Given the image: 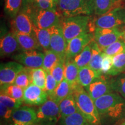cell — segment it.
Segmentation results:
<instances>
[{"label": "cell", "instance_id": "6da1fadb", "mask_svg": "<svg viewBox=\"0 0 125 125\" xmlns=\"http://www.w3.org/2000/svg\"><path fill=\"white\" fill-rule=\"evenodd\" d=\"M94 104L101 125L106 121H118L125 117V99L115 93H109L97 98Z\"/></svg>", "mask_w": 125, "mask_h": 125}, {"label": "cell", "instance_id": "7a4b0ae2", "mask_svg": "<svg viewBox=\"0 0 125 125\" xmlns=\"http://www.w3.org/2000/svg\"><path fill=\"white\" fill-rule=\"evenodd\" d=\"M73 94L78 111L83 115L90 125H101L99 114L94 101L90 97L83 87L78 85L73 90Z\"/></svg>", "mask_w": 125, "mask_h": 125}, {"label": "cell", "instance_id": "3957f363", "mask_svg": "<svg viewBox=\"0 0 125 125\" xmlns=\"http://www.w3.org/2000/svg\"><path fill=\"white\" fill-rule=\"evenodd\" d=\"M56 9L62 18L89 16L93 13L91 0H57Z\"/></svg>", "mask_w": 125, "mask_h": 125}, {"label": "cell", "instance_id": "277c9868", "mask_svg": "<svg viewBox=\"0 0 125 125\" xmlns=\"http://www.w3.org/2000/svg\"><path fill=\"white\" fill-rule=\"evenodd\" d=\"M89 16L79 15L62 18L60 26L67 42L87 31Z\"/></svg>", "mask_w": 125, "mask_h": 125}, {"label": "cell", "instance_id": "5b68a950", "mask_svg": "<svg viewBox=\"0 0 125 125\" xmlns=\"http://www.w3.org/2000/svg\"><path fill=\"white\" fill-rule=\"evenodd\" d=\"M23 11L29 15L34 26L42 29L59 26L62 18L57 10L32 9Z\"/></svg>", "mask_w": 125, "mask_h": 125}, {"label": "cell", "instance_id": "8992f818", "mask_svg": "<svg viewBox=\"0 0 125 125\" xmlns=\"http://www.w3.org/2000/svg\"><path fill=\"white\" fill-rule=\"evenodd\" d=\"M60 118L59 104L49 99L37 110V118L34 125H55Z\"/></svg>", "mask_w": 125, "mask_h": 125}, {"label": "cell", "instance_id": "52a82bcc", "mask_svg": "<svg viewBox=\"0 0 125 125\" xmlns=\"http://www.w3.org/2000/svg\"><path fill=\"white\" fill-rule=\"evenodd\" d=\"M125 24V14L121 8L112 9L111 10L100 16L94 20V25L96 27L101 29L118 28Z\"/></svg>", "mask_w": 125, "mask_h": 125}, {"label": "cell", "instance_id": "ba28073f", "mask_svg": "<svg viewBox=\"0 0 125 125\" xmlns=\"http://www.w3.org/2000/svg\"><path fill=\"white\" fill-rule=\"evenodd\" d=\"M43 57L44 53L38 50H22L20 52L12 56V59L15 62L31 68L42 67Z\"/></svg>", "mask_w": 125, "mask_h": 125}, {"label": "cell", "instance_id": "9c48e42d", "mask_svg": "<svg viewBox=\"0 0 125 125\" xmlns=\"http://www.w3.org/2000/svg\"><path fill=\"white\" fill-rule=\"evenodd\" d=\"M122 36V32L118 28L101 29L94 28L93 40L102 51L116 42Z\"/></svg>", "mask_w": 125, "mask_h": 125}, {"label": "cell", "instance_id": "30bf717a", "mask_svg": "<svg viewBox=\"0 0 125 125\" xmlns=\"http://www.w3.org/2000/svg\"><path fill=\"white\" fill-rule=\"evenodd\" d=\"M93 40V35L86 31L67 43L65 60H73Z\"/></svg>", "mask_w": 125, "mask_h": 125}, {"label": "cell", "instance_id": "8fae6325", "mask_svg": "<svg viewBox=\"0 0 125 125\" xmlns=\"http://www.w3.org/2000/svg\"><path fill=\"white\" fill-rule=\"evenodd\" d=\"M51 34L50 49L53 51L62 60H65L67 42L60 26H56L49 29Z\"/></svg>", "mask_w": 125, "mask_h": 125}, {"label": "cell", "instance_id": "7c38bea8", "mask_svg": "<svg viewBox=\"0 0 125 125\" xmlns=\"http://www.w3.org/2000/svg\"><path fill=\"white\" fill-rule=\"evenodd\" d=\"M24 67L16 62H9L1 64L0 83L1 86L13 84L16 76Z\"/></svg>", "mask_w": 125, "mask_h": 125}, {"label": "cell", "instance_id": "4fadbf2b", "mask_svg": "<svg viewBox=\"0 0 125 125\" xmlns=\"http://www.w3.org/2000/svg\"><path fill=\"white\" fill-rule=\"evenodd\" d=\"M48 93L44 90L31 83L24 89L23 102L30 105H42L48 100Z\"/></svg>", "mask_w": 125, "mask_h": 125}, {"label": "cell", "instance_id": "5bb4252c", "mask_svg": "<svg viewBox=\"0 0 125 125\" xmlns=\"http://www.w3.org/2000/svg\"><path fill=\"white\" fill-rule=\"evenodd\" d=\"M37 111L33 108L23 106L15 109L13 112L10 125H34Z\"/></svg>", "mask_w": 125, "mask_h": 125}, {"label": "cell", "instance_id": "9a60e30c", "mask_svg": "<svg viewBox=\"0 0 125 125\" xmlns=\"http://www.w3.org/2000/svg\"><path fill=\"white\" fill-rule=\"evenodd\" d=\"M85 89L94 101L104 95L111 93L113 90L110 82H108L101 76L97 78L90 85L85 87Z\"/></svg>", "mask_w": 125, "mask_h": 125}, {"label": "cell", "instance_id": "2e32d148", "mask_svg": "<svg viewBox=\"0 0 125 125\" xmlns=\"http://www.w3.org/2000/svg\"><path fill=\"white\" fill-rule=\"evenodd\" d=\"M12 31L26 34H33V23L26 12H20L12 22Z\"/></svg>", "mask_w": 125, "mask_h": 125}, {"label": "cell", "instance_id": "e0dca14e", "mask_svg": "<svg viewBox=\"0 0 125 125\" xmlns=\"http://www.w3.org/2000/svg\"><path fill=\"white\" fill-rule=\"evenodd\" d=\"M21 49L18 41L13 32L3 36L0 41V53L2 57L13 54Z\"/></svg>", "mask_w": 125, "mask_h": 125}, {"label": "cell", "instance_id": "ac0fdd59", "mask_svg": "<svg viewBox=\"0 0 125 125\" xmlns=\"http://www.w3.org/2000/svg\"><path fill=\"white\" fill-rule=\"evenodd\" d=\"M12 32L16 35L20 48L23 51H29V50L40 51L42 49L34 33L32 34H26L15 32V31Z\"/></svg>", "mask_w": 125, "mask_h": 125}, {"label": "cell", "instance_id": "d6986e66", "mask_svg": "<svg viewBox=\"0 0 125 125\" xmlns=\"http://www.w3.org/2000/svg\"><path fill=\"white\" fill-rule=\"evenodd\" d=\"M79 70L73 60H65L64 79L68 81L73 90L79 85L78 83Z\"/></svg>", "mask_w": 125, "mask_h": 125}, {"label": "cell", "instance_id": "ffe728a7", "mask_svg": "<svg viewBox=\"0 0 125 125\" xmlns=\"http://www.w3.org/2000/svg\"><path fill=\"white\" fill-rule=\"evenodd\" d=\"M101 76V75L97 72L92 69L89 66H86L79 68L78 73V83L81 86L85 87L94 81L97 78Z\"/></svg>", "mask_w": 125, "mask_h": 125}, {"label": "cell", "instance_id": "44dd1931", "mask_svg": "<svg viewBox=\"0 0 125 125\" xmlns=\"http://www.w3.org/2000/svg\"><path fill=\"white\" fill-rule=\"evenodd\" d=\"M92 46V55L90 62L89 64L92 69L97 72L98 74H102V62L103 52L96 42L93 40L90 42Z\"/></svg>", "mask_w": 125, "mask_h": 125}, {"label": "cell", "instance_id": "7402d4cb", "mask_svg": "<svg viewBox=\"0 0 125 125\" xmlns=\"http://www.w3.org/2000/svg\"><path fill=\"white\" fill-rule=\"evenodd\" d=\"M59 106L61 118H64L77 111H79L73 94H70L64 98L59 103Z\"/></svg>", "mask_w": 125, "mask_h": 125}, {"label": "cell", "instance_id": "603a6c76", "mask_svg": "<svg viewBox=\"0 0 125 125\" xmlns=\"http://www.w3.org/2000/svg\"><path fill=\"white\" fill-rule=\"evenodd\" d=\"M23 10L32 9L57 10L56 0H23Z\"/></svg>", "mask_w": 125, "mask_h": 125}, {"label": "cell", "instance_id": "cb8c5ba5", "mask_svg": "<svg viewBox=\"0 0 125 125\" xmlns=\"http://www.w3.org/2000/svg\"><path fill=\"white\" fill-rule=\"evenodd\" d=\"M73 89L71 85L66 79H64L60 83L57 85L53 93L49 97V99L52 100L59 104L64 98L70 94H73Z\"/></svg>", "mask_w": 125, "mask_h": 125}, {"label": "cell", "instance_id": "d4e9b609", "mask_svg": "<svg viewBox=\"0 0 125 125\" xmlns=\"http://www.w3.org/2000/svg\"><path fill=\"white\" fill-rule=\"evenodd\" d=\"M117 0H91L93 13L101 16L111 10Z\"/></svg>", "mask_w": 125, "mask_h": 125}, {"label": "cell", "instance_id": "484cf974", "mask_svg": "<svg viewBox=\"0 0 125 125\" xmlns=\"http://www.w3.org/2000/svg\"><path fill=\"white\" fill-rule=\"evenodd\" d=\"M33 32L42 48L45 51L49 50L51 34L49 29H40L33 24Z\"/></svg>", "mask_w": 125, "mask_h": 125}, {"label": "cell", "instance_id": "4316f807", "mask_svg": "<svg viewBox=\"0 0 125 125\" xmlns=\"http://www.w3.org/2000/svg\"><path fill=\"white\" fill-rule=\"evenodd\" d=\"M62 60L52 50H47L44 53V57L42 68L46 73H51L52 70L60 60Z\"/></svg>", "mask_w": 125, "mask_h": 125}, {"label": "cell", "instance_id": "83f0119b", "mask_svg": "<svg viewBox=\"0 0 125 125\" xmlns=\"http://www.w3.org/2000/svg\"><path fill=\"white\" fill-rule=\"evenodd\" d=\"M92 55V46L91 43H90L83 49L81 53L76 55L73 59V60L78 68H81L82 67L88 66L91 60Z\"/></svg>", "mask_w": 125, "mask_h": 125}, {"label": "cell", "instance_id": "f1b7e54d", "mask_svg": "<svg viewBox=\"0 0 125 125\" xmlns=\"http://www.w3.org/2000/svg\"><path fill=\"white\" fill-rule=\"evenodd\" d=\"M60 125H90L79 111L60 119Z\"/></svg>", "mask_w": 125, "mask_h": 125}, {"label": "cell", "instance_id": "f546056e", "mask_svg": "<svg viewBox=\"0 0 125 125\" xmlns=\"http://www.w3.org/2000/svg\"><path fill=\"white\" fill-rule=\"evenodd\" d=\"M46 74V72L42 67L32 68V70H31V83L45 90Z\"/></svg>", "mask_w": 125, "mask_h": 125}, {"label": "cell", "instance_id": "4dcf8cb0", "mask_svg": "<svg viewBox=\"0 0 125 125\" xmlns=\"http://www.w3.org/2000/svg\"><path fill=\"white\" fill-rule=\"evenodd\" d=\"M31 70L32 68L29 67H24L17 75L14 83L24 89L30 85L31 83Z\"/></svg>", "mask_w": 125, "mask_h": 125}, {"label": "cell", "instance_id": "1f68e13d", "mask_svg": "<svg viewBox=\"0 0 125 125\" xmlns=\"http://www.w3.org/2000/svg\"><path fill=\"white\" fill-rule=\"evenodd\" d=\"M125 71V52L113 57V65L108 75L116 76Z\"/></svg>", "mask_w": 125, "mask_h": 125}, {"label": "cell", "instance_id": "d6a6232c", "mask_svg": "<svg viewBox=\"0 0 125 125\" xmlns=\"http://www.w3.org/2000/svg\"><path fill=\"white\" fill-rule=\"evenodd\" d=\"M1 93L15 99L23 100L24 89L15 84H11L1 86Z\"/></svg>", "mask_w": 125, "mask_h": 125}, {"label": "cell", "instance_id": "836d02e7", "mask_svg": "<svg viewBox=\"0 0 125 125\" xmlns=\"http://www.w3.org/2000/svg\"><path fill=\"white\" fill-rule=\"evenodd\" d=\"M23 0H5L4 10L8 16L14 18L20 12Z\"/></svg>", "mask_w": 125, "mask_h": 125}, {"label": "cell", "instance_id": "e575fe53", "mask_svg": "<svg viewBox=\"0 0 125 125\" xmlns=\"http://www.w3.org/2000/svg\"><path fill=\"white\" fill-rule=\"evenodd\" d=\"M102 51L104 53L112 57L124 52H125V41L123 40L122 36L116 42L107 47L105 49H103Z\"/></svg>", "mask_w": 125, "mask_h": 125}, {"label": "cell", "instance_id": "d590c367", "mask_svg": "<svg viewBox=\"0 0 125 125\" xmlns=\"http://www.w3.org/2000/svg\"><path fill=\"white\" fill-rule=\"evenodd\" d=\"M112 89L125 99V74H119L110 82Z\"/></svg>", "mask_w": 125, "mask_h": 125}, {"label": "cell", "instance_id": "8d00e7d4", "mask_svg": "<svg viewBox=\"0 0 125 125\" xmlns=\"http://www.w3.org/2000/svg\"><path fill=\"white\" fill-rule=\"evenodd\" d=\"M23 103V100L15 99V98H12L11 97L8 96V95L1 93V95H0V103L4 104L5 106L9 108L15 110V109H18L21 107Z\"/></svg>", "mask_w": 125, "mask_h": 125}, {"label": "cell", "instance_id": "74e56055", "mask_svg": "<svg viewBox=\"0 0 125 125\" xmlns=\"http://www.w3.org/2000/svg\"><path fill=\"white\" fill-rule=\"evenodd\" d=\"M64 64L65 60H60L51 72L58 85L64 79Z\"/></svg>", "mask_w": 125, "mask_h": 125}, {"label": "cell", "instance_id": "f35d334b", "mask_svg": "<svg viewBox=\"0 0 125 125\" xmlns=\"http://www.w3.org/2000/svg\"><path fill=\"white\" fill-rule=\"evenodd\" d=\"M57 85L58 84L56 82V79L52 75L51 73H47L45 90L48 93V96H51L53 93Z\"/></svg>", "mask_w": 125, "mask_h": 125}, {"label": "cell", "instance_id": "ab89813d", "mask_svg": "<svg viewBox=\"0 0 125 125\" xmlns=\"http://www.w3.org/2000/svg\"><path fill=\"white\" fill-rule=\"evenodd\" d=\"M113 65V57L104 53L103 54L102 74L108 75Z\"/></svg>", "mask_w": 125, "mask_h": 125}, {"label": "cell", "instance_id": "60d3db41", "mask_svg": "<svg viewBox=\"0 0 125 125\" xmlns=\"http://www.w3.org/2000/svg\"><path fill=\"white\" fill-rule=\"evenodd\" d=\"M0 108H1V116L4 119H10L12 114L15 110L10 109L5 106L4 104L0 103Z\"/></svg>", "mask_w": 125, "mask_h": 125}, {"label": "cell", "instance_id": "b9f144b4", "mask_svg": "<svg viewBox=\"0 0 125 125\" xmlns=\"http://www.w3.org/2000/svg\"><path fill=\"white\" fill-rule=\"evenodd\" d=\"M122 37H123V40H124L125 41V30L123 31L122 32Z\"/></svg>", "mask_w": 125, "mask_h": 125}, {"label": "cell", "instance_id": "7bdbcfd3", "mask_svg": "<svg viewBox=\"0 0 125 125\" xmlns=\"http://www.w3.org/2000/svg\"><path fill=\"white\" fill-rule=\"evenodd\" d=\"M121 125H125V121L123 122L122 123Z\"/></svg>", "mask_w": 125, "mask_h": 125}, {"label": "cell", "instance_id": "ee69618b", "mask_svg": "<svg viewBox=\"0 0 125 125\" xmlns=\"http://www.w3.org/2000/svg\"><path fill=\"white\" fill-rule=\"evenodd\" d=\"M56 1H57V0H56Z\"/></svg>", "mask_w": 125, "mask_h": 125}]
</instances>
